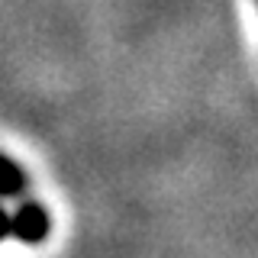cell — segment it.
I'll use <instances>...</instances> for the list:
<instances>
[{
  "mask_svg": "<svg viewBox=\"0 0 258 258\" xmlns=\"http://www.w3.org/2000/svg\"><path fill=\"white\" fill-rule=\"evenodd\" d=\"M4 226H7V223H4V216H0V232H4Z\"/></svg>",
  "mask_w": 258,
  "mask_h": 258,
  "instance_id": "3957f363",
  "label": "cell"
},
{
  "mask_svg": "<svg viewBox=\"0 0 258 258\" xmlns=\"http://www.w3.org/2000/svg\"><path fill=\"white\" fill-rule=\"evenodd\" d=\"M45 229H48V220H45V213L39 207H26L13 220V232L20 239H26V242H39L45 236Z\"/></svg>",
  "mask_w": 258,
  "mask_h": 258,
  "instance_id": "6da1fadb",
  "label": "cell"
},
{
  "mask_svg": "<svg viewBox=\"0 0 258 258\" xmlns=\"http://www.w3.org/2000/svg\"><path fill=\"white\" fill-rule=\"evenodd\" d=\"M16 187H20V171H16L13 161L0 155V194H13Z\"/></svg>",
  "mask_w": 258,
  "mask_h": 258,
  "instance_id": "7a4b0ae2",
  "label": "cell"
}]
</instances>
